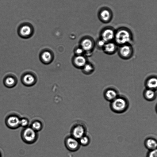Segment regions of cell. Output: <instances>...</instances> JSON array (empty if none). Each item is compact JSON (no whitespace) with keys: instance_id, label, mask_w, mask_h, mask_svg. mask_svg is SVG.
Wrapping results in <instances>:
<instances>
[{"instance_id":"cell-4","label":"cell","mask_w":157,"mask_h":157,"mask_svg":"<svg viewBox=\"0 0 157 157\" xmlns=\"http://www.w3.org/2000/svg\"><path fill=\"white\" fill-rule=\"evenodd\" d=\"M116 30L111 26L103 28L100 33L101 39L107 43L114 39Z\"/></svg>"},{"instance_id":"cell-2","label":"cell","mask_w":157,"mask_h":157,"mask_svg":"<svg viewBox=\"0 0 157 157\" xmlns=\"http://www.w3.org/2000/svg\"><path fill=\"white\" fill-rule=\"evenodd\" d=\"M128 103L124 98L118 96L111 102L110 107L112 110L117 113H121L128 109Z\"/></svg>"},{"instance_id":"cell-5","label":"cell","mask_w":157,"mask_h":157,"mask_svg":"<svg viewBox=\"0 0 157 157\" xmlns=\"http://www.w3.org/2000/svg\"><path fill=\"white\" fill-rule=\"evenodd\" d=\"M36 131L31 127H27L22 131L21 137L26 143H31L36 140Z\"/></svg>"},{"instance_id":"cell-22","label":"cell","mask_w":157,"mask_h":157,"mask_svg":"<svg viewBox=\"0 0 157 157\" xmlns=\"http://www.w3.org/2000/svg\"><path fill=\"white\" fill-rule=\"evenodd\" d=\"M79 139L80 143L83 145H86L89 143L90 141L89 139L86 136L84 135Z\"/></svg>"},{"instance_id":"cell-16","label":"cell","mask_w":157,"mask_h":157,"mask_svg":"<svg viewBox=\"0 0 157 157\" xmlns=\"http://www.w3.org/2000/svg\"><path fill=\"white\" fill-rule=\"evenodd\" d=\"M81 46L83 50L88 51L91 50L93 48V42L90 39L86 38L82 41Z\"/></svg>"},{"instance_id":"cell-12","label":"cell","mask_w":157,"mask_h":157,"mask_svg":"<svg viewBox=\"0 0 157 157\" xmlns=\"http://www.w3.org/2000/svg\"><path fill=\"white\" fill-rule=\"evenodd\" d=\"M21 80L22 82L26 86L32 84L35 81L34 77L31 74L26 73L23 74L21 76Z\"/></svg>"},{"instance_id":"cell-24","label":"cell","mask_w":157,"mask_h":157,"mask_svg":"<svg viewBox=\"0 0 157 157\" xmlns=\"http://www.w3.org/2000/svg\"><path fill=\"white\" fill-rule=\"evenodd\" d=\"M147 156V157H157V149L149 150Z\"/></svg>"},{"instance_id":"cell-13","label":"cell","mask_w":157,"mask_h":157,"mask_svg":"<svg viewBox=\"0 0 157 157\" xmlns=\"http://www.w3.org/2000/svg\"><path fill=\"white\" fill-rule=\"evenodd\" d=\"M118 97L117 93L114 90L110 89L107 90L104 93V97L107 101L110 102Z\"/></svg>"},{"instance_id":"cell-19","label":"cell","mask_w":157,"mask_h":157,"mask_svg":"<svg viewBox=\"0 0 157 157\" xmlns=\"http://www.w3.org/2000/svg\"><path fill=\"white\" fill-rule=\"evenodd\" d=\"M75 63L79 67H83L86 63V58L82 56L76 57L74 60Z\"/></svg>"},{"instance_id":"cell-7","label":"cell","mask_w":157,"mask_h":157,"mask_svg":"<svg viewBox=\"0 0 157 157\" xmlns=\"http://www.w3.org/2000/svg\"><path fill=\"white\" fill-rule=\"evenodd\" d=\"M20 119L16 115H11L8 116L6 119V124L10 128H16L20 126Z\"/></svg>"},{"instance_id":"cell-11","label":"cell","mask_w":157,"mask_h":157,"mask_svg":"<svg viewBox=\"0 0 157 157\" xmlns=\"http://www.w3.org/2000/svg\"><path fill=\"white\" fill-rule=\"evenodd\" d=\"M85 129L82 125H78L73 129L72 134L73 137L76 139H79L84 136Z\"/></svg>"},{"instance_id":"cell-15","label":"cell","mask_w":157,"mask_h":157,"mask_svg":"<svg viewBox=\"0 0 157 157\" xmlns=\"http://www.w3.org/2000/svg\"><path fill=\"white\" fill-rule=\"evenodd\" d=\"M103 48L105 52L110 54L115 52L117 46L114 43L111 41L106 43Z\"/></svg>"},{"instance_id":"cell-17","label":"cell","mask_w":157,"mask_h":157,"mask_svg":"<svg viewBox=\"0 0 157 157\" xmlns=\"http://www.w3.org/2000/svg\"><path fill=\"white\" fill-rule=\"evenodd\" d=\"M144 96L147 100L151 101L155 99L156 94L154 90L147 89L144 92Z\"/></svg>"},{"instance_id":"cell-25","label":"cell","mask_w":157,"mask_h":157,"mask_svg":"<svg viewBox=\"0 0 157 157\" xmlns=\"http://www.w3.org/2000/svg\"><path fill=\"white\" fill-rule=\"evenodd\" d=\"M28 124V121L25 118H22L20 119V125L23 127L26 126Z\"/></svg>"},{"instance_id":"cell-6","label":"cell","mask_w":157,"mask_h":157,"mask_svg":"<svg viewBox=\"0 0 157 157\" xmlns=\"http://www.w3.org/2000/svg\"><path fill=\"white\" fill-rule=\"evenodd\" d=\"M33 28L32 25L28 23H24L19 27L17 32L19 36L21 38L29 37L32 34Z\"/></svg>"},{"instance_id":"cell-23","label":"cell","mask_w":157,"mask_h":157,"mask_svg":"<svg viewBox=\"0 0 157 157\" xmlns=\"http://www.w3.org/2000/svg\"><path fill=\"white\" fill-rule=\"evenodd\" d=\"M83 67L84 71L87 73L91 72L93 70V66L90 64L86 63Z\"/></svg>"},{"instance_id":"cell-1","label":"cell","mask_w":157,"mask_h":157,"mask_svg":"<svg viewBox=\"0 0 157 157\" xmlns=\"http://www.w3.org/2000/svg\"><path fill=\"white\" fill-rule=\"evenodd\" d=\"M132 36V32L128 28L121 27L116 30L114 40L116 44L121 46L130 42Z\"/></svg>"},{"instance_id":"cell-27","label":"cell","mask_w":157,"mask_h":157,"mask_svg":"<svg viewBox=\"0 0 157 157\" xmlns=\"http://www.w3.org/2000/svg\"><path fill=\"white\" fill-rule=\"evenodd\" d=\"M83 50L82 48H78L76 50V53L77 54L80 55L82 53Z\"/></svg>"},{"instance_id":"cell-26","label":"cell","mask_w":157,"mask_h":157,"mask_svg":"<svg viewBox=\"0 0 157 157\" xmlns=\"http://www.w3.org/2000/svg\"><path fill=\"white\" fill-rule=\"evenodd\" d=\"M105 43L104 40L100 39L98 41L97 44L99 47L103 48Z\"/></svg>"},{"instance_id":"cell-8","label":"cell","mask_w":157,"mask_h":157,"mask_svg":"<svg viewBox=\"0 0 157 157\" xmlns=\"http://www.w3.org/2000/svg\"><path fill=\"white\" fill-rule=\"evenodd\" d=\"M17 77L12 74L6 75L4 78L3 82L5 86L9 88L14 87L17 84Z\"/></svg>"},{"instance_id":"cell-20","label":"cell","mask_w":157,"mask_h":157,"mask_svg":"<svg viewBox=\"0 0 157 157\" xmlns=\"http://www.w3.org/2000/svg\"><path fill=\"white\" fill-rule=\"evenodd\" d=\"M41 58L45 62H48L51 60L52 56L48 52H45L42 55Z\"/></svg>"},{"instance_id":"cell-3","label":"cell","mask_w":157,"mask_h":157,"mask_svg":"<svg viewBox=\"0 0 157 157\" xmlns=\"http://www.w3.org/2000/svg\"><path fill=\"white\" fill-rule=\"evenodd\" d=\"M99 20L102 23L107 24L112 20L113 13L112 10L109 7L103 6L100 8L98 13Z\"/></svg>"},{"instance_id":"cell-9","label":"cell","mask_w":157,"mask_h":157,"mask_svg":"<svg viewBox=\"0 0 157 157\" xmlns=\"http://www.w3.org/2000/svg\"><path fill=\"white\" fill-rule=\"evenodd\" d=\"M132 50L131 47L128 44L121 46L119 49V53L121 57L127 59L132 55Z\"/></svg>"},{"instance_id":"cell-21","label":"cell","mask_w":157,"mask_h":157,"mask_svg":"<svg viewBox=\"0 0 157 157\" xmlns=\"http://www.w3.org/2000/svg\"><path fill=\"white\" fill-rule=\"evenodd\" d=\"M42 124L39 121H35L32 124L31 128L35 131L40 130L42 128Z\"/></svg>"},{"instance_id":"cell-18","label":"cell","mask_w":157,"mask_h":157,"mask_svg":"<svg viewBox=\"0 0 157 157\" xmlns=\"http://www.w3.org/2000/svg\"><path fill=\"white\" fill-rule=\"evenodd\" d=\"M146 85L147 89L154 90L157 86V78L154 77L149 78L146 82Z\"/></svg>"},{"instance_id":"cell-28","label":"cell","mask_w":157,"mask_h":157,"mask_svg":"<svg viewBox=\"0 0 157 157\" xmlns=\"http://www.w3.org/2000/svg\"><path fill=\"white\" fill-rule=\"evenodd\" d=\"M0 157H2V155H1V154L0 152Z\"/></svg>"},{"instance_id":"cell-14","label":"cell","mask_w":157,"mask_h":157,"mask_svg":"<svg viewBox=\"0 0 157 157\" xmlns=\"http://www.w3.org/2000/svg\"><path fill=\"white\" fill-rule=\"evenodd\" d=\"M145 147L149 150L156 149L157 142L155 139L150 138L146 139L144 142Z\"/></svg>"},{"instance_id":"cell-10","label":"cell","mask_w":157,"mask_h":157,"mask_svg":"<svg viewBox=\"0 0 157 157\" xmlns=\"http://www.w3.org/2000/svg\"><path fill=\"white\" fill-rule=\"evenodd\" d=\"M66 144L69 150L74 151L78 149L79 143L77 140L74 137H69L66 140Z\"/></svg>"}]
</instances>
